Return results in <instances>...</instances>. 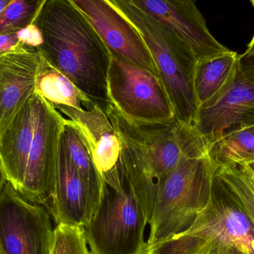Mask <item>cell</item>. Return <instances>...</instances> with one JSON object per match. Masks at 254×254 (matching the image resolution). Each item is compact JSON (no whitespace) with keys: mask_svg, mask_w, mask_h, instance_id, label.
<instances>
[{"mask_svg":"<svg viewBox=\"0 0 254 254\" xmlns=\"http://www.w3.org/2000/svg\"><path fill=\"white\" fill-rule=\"evenodd\" d=\"M239 55L230 52L206 61L197 62L194 86L198 106L223 90L238 69Z\"/></svg>","mask_w":254,"mask_h":254,"instance_id":"obj_18","label":"cell"},{"mask_svg":"<svg viewBox=\"0 0 254 254\" xmlns=\"http://www.w3.org/2000/svg\"><path fill=\"white\" fill-rule=\"evenodd\" d=\"M244 164L247 167V168L249 169V171L254 176V162L248 163V164Z\"/></svg>","mask_w":254,"mask_h":254,"instance_id":"obj_29","label":"cell"},{"mask_svg":"<svg viewBox=\"0 0 254 254\" xmlns=\"http://www.w3.org/2000/svg\"><path fill=\"white\" fill-rule=\"evenodd\" d=\"M101 37L112 56L158 75L137 28L110 0H70Z\"/></svg>","mask_w":254,"mask_h":254,"instance_id":"obj_11","label":"cell"},{"mask_svg":"<svg viewBox=\"0 0 254 254\" xmlns=\"http://www.w3.org/2000/svg\"><path fill=\"white\" fill-rule=\"evenodd\" d=\"M205 254H246L237 248L228 247L216 249Z\"/></svg>","mask_w":254,"mask_h":254,"instance_id":"obj_25","label":"cell"},{"mask_svg":"<svg viewBox=\"0 0 254 254\" xmlns=\"http://www.w3.org/2000/svg\"><path fill=\"white\" fill-rule=\"evenodd\" d=\"M254 125V83L237 69L228 86L198 106L192 126L210 146L224 136Z\"/></svg>","mask_w":254,"mask_h":254,"instance_id":"obj_10","label":"cell"},{"mask_svg":"<svg viewBox=\"0 0 254 254\" xmlns=\"http://www.w3.org/2000/svg\"><path fill=\"white\" fill-rule=\"evenodd\" d=\"M252 177H253V182H254V176L253 174H252Z\"/></svg>","mask_w":254,"mask_h":254,"instance_id":"obj_31","label":"cell"},{"mask_svg":"<svg viewBox=\"0 0 254 254\" xmlns=\"http://www.w3.org/2000/svg\"><path fill=\"white\" fill-rule=\"evenodd\" d=\"M39 99L40 95L35 91L0 135V161L7 182L19 193L35 131Z\"/></svg>","mask_w":254,"mask_h":254,"instance_id":"obj_15","label":"cell"},{"mask_svg":"<svg viewBox=\"0 0 254 254\" xmlns=\"http://www.w3.org/2000/svg\"><path fill=\"white\" fill-rule=\"evenodd\" d=\"M147 224L125 170L120 188L103 182L99 204L83 230L92 254H145Z\"/></svg>","mask_w":254,"mask_h":254,"instance_id":"obj_6","label":"cell"},{"mask_svg":"<svg viewBox=\"0 0 254 254\" xmlns=\"http://www.w3.org/2000/svg\"><path fill=\"white\" fill-rule=\"evenodd\" d=\"M99 201L71 163L60 140L56 178L48 210L57 225L83 228L92 219Z\"/></svg>","mask_w":254,"mask_h":254,"instance_id":"obj_14","label":"cell"},{"mask_svg":"<svg viewBox=\"0 0 254 254\" xmlns=\"http://www.w3.org/2000/svg\"><path fill=\"white\" fill-rule=\"evenodd\" d=\"M37 50L0 57V135L35 92Z\"/></svg>","mask_w":254,"mask_h":254,"instance_id":"obj_16","label":"cell"},{"mask_svg":"<svg viewBox=\"0 0 254 254\" xmlns=\"http://www.w3.org/2000/svg\"><path fill=\"white\" fill-rule=\"evenodd\" d=\"M107 89L110 103L130 120L140 123L176 120L161 79L147 70L112 56Z\"/></svg>","mask_w":254,"mask_h":254,"instance_id":"obj_7","label":"cell"},{"mask_svg":"<svg viewBox=\"0 0 254 254\" xmlns=\"http://www.w3.org/2000/svg\"><path fill=\"white\" fill-rule=\"evenodd\" d=\"M105 113L120 137L124 169L149 225L166 178L184 157L208 155L210 145L192 125L178 120L134 122L111 103Z\"/></svg>","mask_w":254,"mask_h":254,"instance_id":"obj_1","label":"cell"},{"mask_svg":"<svg viewBox=\"0 0 254 254\" xmlns=\"http://www.w3.org/2000/svg\"><path fill=\"white\" fill-rule=\"evenodd\" d=\"M33 25L41 37L37 51L105 112L112 54L84 15L70 0H46Z\"/></svg>","mask_w":254,"mask_h":254,"instance_id":"obj_2","label":"cell"},{"mask_svg":"<svg viewBox=\"0 0 254 254\" xmlns=\"http://www.w3.org/2000/svg\"><path fill=\"white\" fill-rule=\"evenodd\" d=\"M67 154L94 196L100 201L103 180L94 161L87 140L78 127L65 119L61 136Z\"/></svg>","mask_w":254,"mask_h":254,"instance_id":"obj_19","label":"cell"},{"mask_svg":"<svg viewBox=\"0 0 254 254\" xmlns=\"http://www.w3.org/2000/svg\"><path fill=\"white\" fill-rule=\"evenodd\" d=\"M56 110L74 122L83 133L103 182L120 188L125 174L122 143L107 113L97 104L90 110L71 107H61Z\"/></svg>","mask_w":254,"mask_h":254,"instance_id":"obj_13","label":"cell"},{"mask_svg":"<svg viewBox=\"0 0 254 254\" xmlns=\"http://www.w3.org/2000/svg\"><path fill=\"white\" fill-rule=\"evenodd\" d=\"M238 68L248 80L254 83V52L239 55Z\"/></svg>","mask_w":254,"mask_h":254,"instance_id":"obj_24","label":"cell"},{"mask_svg":"<svg viewBox=\"0 0 254 254\" xmlns=\"http://www.w3.org/2000/svg\"><path fill=\"white\" fill-rule=\"evenodd\" d=\"M65 119L40 95L35 131L19 194L46 208L55 188L60 140Z\"/></svg>","mask_w":254,"mask_h":254,"instance_id":"obj_9","label":"cell"},{"mask_svg":"<svg viewBox=\"0 0 254 254\" xmlns=\"http://www.w3.org/2000/svg\"><path fill=\"white\" fill-rule=\"evenodd\" d=\"M208 155L216 169L254 162V125L224 136L210 146Z\"/></svg>","mask_w":254,"mask_h":254,"instance_id":"obj_20","label":"cell"},{"mask_svg":"<svg viewBox=\"0 0 254 254\" xmlns=\"http://www.w3.org/2000/svg\"><path fill=\"white\" fill-rule=\"evenodd\" d=\"M216 172L232 188L254 226V185L249 169L244 164H231L219 167Z\"/></svg>","mask_w":254,"mask_h":254,"instance_id":"obj_21","label":"cell"},{"mask_svg":"<svg viewBox=\"0 0 254 254\" xmlns=\"http://www.w3.org/2000/svg\"><path fill=\"white\" fill-rule=\"evenodd\" d=\"M0 254H1V253H0Z\"/></svg>","mask_w":254,"mask_h":254,"instance_id":"obj_32","label":"cell"},{"mask_svg":"<svg viewBox=\"0 0 254 254\" xmlns=\"http://www.w3.org/2000/svg\"><path fill=\"white\" fill-rule=\"evenodd\" d=\"M14 0H0V14L11 4Z\"/></svg>","mask_w":254,"mask_h":254,"instance_id":"obj_27","label":"cell"},{"mask_svg":"<svg viewBox=\"0 0 254 254\" xmlns=\"http://www.w3.org/2000/svg\"><path fill=\"white\" fill-rule=\"evenodd\" d=\"M176 31L192 49L197 62L220 56L230 49L210 33L197 0H127Z\"/></svg>","mask_w":254,"mask_h":254,"instance_id":"obj_12","label":"cell"},{"mask_svg":"<svg viewBox=\"0 0 254 254\" xmlns=\"http://www.w3.org/2000/svg\"><path fill=\"white\" fill-rule=\"evenodd\" d=\"M49 254H92L79 227L57 225Z\"/></svg>","mask_w":254,"mask_h":254,"instance_id":"obj_22","label":"cell"},{"mask_svg":"<svg viewBox=\"0 0 254 254\" xmlns=\"http://www.w3.org/2000/svg\"><path fill=\"white\" fill-rule=\"evenodd\" d=\"M53 235L44 206L25 199L7 182L0 195V253L49 254Z\"/></svg>","mask_w":254,"mask_h":254,"instance_id":"obj_8","label":"cell"},{"mask_svg":"<svg viewBox=\"0 0 254 254\" xmlns=\"http://www.w3.org/2000/svg\"><path fill=\"white\" fill-rule=\"evenodd\" d=\"M216 170L208 155L185 156L181 160L157 195L146 249L168 241L190 228L208 204Z\"/></svg>","mask_w":254,"mask_h":254,"instance_id":"obj_5","label":"cell"},{"mask_svg":"<svg viewBox=\"0 0 254 254\" xmlns=\"http://www.w3.org/2000/svg\"><path fill=\"white\" fill-rule=\"evenodd\" d=\"M228 247L254 254V226L232 188L216 170L208 204L190 228L148 248L145 254H205Z\"/></svg>","mask_w":254,"mask_h":254,"instance_id":"obj_4","label":"cell"},{"mask_svg":"<svg viewBox=\"0 0 254 254\" xmlns=\"http://www.w3.org/2000/svg\"><path fill=\"white\" fill-rule=\"evenodd\" d=\"M35 91L55 109L71 107L78 110H90L95 105L73 82L52 66L40 53Z\"/></svg>","mask_w":254,"mask_h":254,"instance_id":"obj_17","label":"cell"},{"mask_svg":"<svg viewBox=\"0 0 254 254\" xmlns=\"http://www.w3.org/2000/svg\"><path fill=\"white\" fill-rule=\"evenodd\" d=\"M7 182V178H6L4 169H3L1 161H0V195H1V192H2L3 189H4V187H5Z\"/></svg>","mask_w":254,"mask_h":254,"instance_id":"obj_26","label":"cell"},{"mask_svg":"<svg viewBox=\"0 0 254 254\" xmlns=\"http://www.w3.org/2000/svg\"><path fill=\"white\" fill-rule=\"evenodd\" d=\"M140 34L174 110L176 120L192 125L198 108L194 86L197 60L171 28L127 0H110Z\"/></svg>","mask_w":254,"mask_h":254,"instance_id":"obj_3","label":"cell"},{"mask_svg":"<svg viewBox=\"0 0 254 254\" xmlns=\"http://www.w3.org/2000/svg\"><path fill=\"white\" fill-rule=\"evenodd\" d=\"M251 1H252V4H253V6L254 7V0H251Z\"/></svg>","mask_w":254,"mask_h":254,"instance_id":"obj_30","label":"cell"},{"mask_svg":"<svg viewBox=\"0 0 254 254\" xmlns=\"http://www.w3.org/2000/svg\"><path fill=\"white\" fill-rule=\"evenodd\" d=\"M246 52H247V53H253L254 52V35L252 41L250 42L249 46H248L247 50H246Z\"/></svg>","mask_w":254,"mask_h":254,"instance_id":"obj_28","label":"cell"},{"mask_svg":"<svg viewBox=\"0 0 254 254\" xmlns=\"http://www.w3.org/2000/svg\"><path fill=\"white\" fill-rule=\"evenodd\" d=\"M37 50L27 46L21 36L20 31H11L0 35V57L8 54L20 53Z\"/></svg>","mask_w":254,"mask_h":254,"instance_id":"obj_23","label":"cell"}]
</instances>
